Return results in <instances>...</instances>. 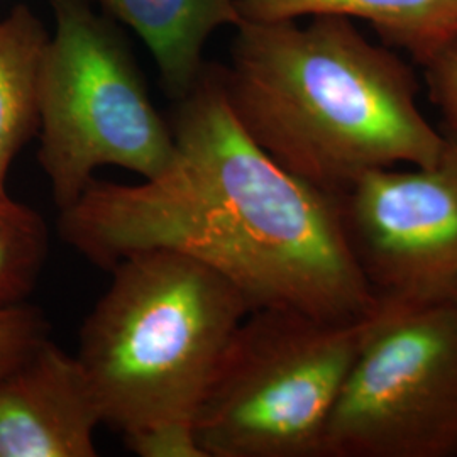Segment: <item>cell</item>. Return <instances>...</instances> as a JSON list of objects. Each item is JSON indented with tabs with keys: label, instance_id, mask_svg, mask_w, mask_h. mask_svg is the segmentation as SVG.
I'll use <instances>...</instances> for the list:
<instances>
[{
	"label": "cell",
	"instance_id": "obj_1",
	"mask_svg": "<svg viewBox=\"0 0 457 457\" xmlns=\"http://www.w3.org/2000/svg\"><path fill=\"white\" fill-rule=\"evenodd\" d=\"M175 153L153 179L92 181L58 217L66 245L111 271L170 249L228 279L251 311L356 320L376 296L349 245L337 195L277 163L228 105L220 65L205 63L170 119Z\"/></svg>",
	"mask_w": 457,
	"mask_h": 457
},
{
	"label": "cell",
	"instance_id": "obj_2",
	"mask_svg": "<svg viewBox=\"0 0 457 457\" xmlns=\"http://www.w3.org/2000/svg\"><path fill=\"white\" fill-rule=\"evenodd\" d=\"M220 77L241 126L285 170L339 195L373 170L427 166L444 132L422 114L410 66L349 17L241 21Z\"/></svg>",
	"mask_w": 457,
	"mask_h": 457
},
{
	"label": "cell",
	"instance_id": "obj_3",
	"mask_svg": "<svg viewBox=\"0 0 457 457\" xmlns=\"http://www.w3.org/2000/svg\"><path fill=\"white\" fill-rule=\"evenodd\" d=\"M80 330L77 358L102 424L122 436L192 422L251 307L228 279L170 249L129 254Z\"/></svg>",
	"mask_w": 457,
	"mask_h": 457
},
{
	"label": "cell",
	"instance_id": "obj_4",
	"mask_svg": "<svg viewBox=\"0 0 457 457\" xmlns=\"http://www.w3.org/2000/svg\"><path fill=\"white\" fill-rule=\"evenodd\" d=\"M54 33L39 73V153L56 209H70L117 166L143 180L175 153L170 122L153 105L119 22L92 0H51Z\"/></svg>",
	"mask_w": 457,
	"mask_h": 457
},
{
	"label": "cell",
	"instance_id": "obj_5",
	"mask_svg": "<svg viewBox=\"0 0 457 457\" xmlns=\"http://www.w3.org/2000/svg\"><path fill=\"white\" fill-rule=\"evenodd\" d=\"M366 319L249 312L196 409V439L205 456L320 457Z\"/></svg>",
	"mask_w": 457,
	"mask_h": 457
},
{
	"label": "cell",
	"instance_id": "obj_6",
	"mask_svg": "<svg viewBox=\"0 0 457 457\" xmlns=\"http://www.w3.org/2000/svg\"><path fill=\"white\" fill-rule=\"evenodd\" d=\"M457 456V298L378 300L320 457Z\"/></svg>",
	"mask_w": 457,
	"mask_h": 457
},
{
	"label": "cell",
	"instance_id": "obj_7",
	"mask_svg": "<svg viewBox=\"0 0 457 457\" xmlns=\"http://www.w3.org/2000/svg\"><path fill=\"white\" fill-rule=\"evenodd\" d=\"M442 132L434 163L373 170L337 195L376 300L457 298V131Z\"/></svg>",
	"mask_w": 457,
	"mask_h": 457
},
{
	"label": "cell",
	"instance_id": "obj_8",
	"mask_svg": "<svg viewBox=\"0 0 457 457\" xmlns=\"http://www.w3.org/2000/svg\"><path fill=\"white\" fill-rule=\"evenodd\" d=\"M98 425L80 361L49 337L0 376V457H96Z\"/></svg>",
	"mask_w": 457,
	"mask_h": 457
},
{
	"label": "cell",
	"instance_id": "obj_9",
	"mask_svg": "<svg viewBox=\"0 0 457 457\" xmlns=\"http://www.w3.org/2000/svg\"><path fill=\"white\" fill-rule=\"evenodd\" d=\"M105 14L146 43L166 96L180 100L204 65V48L217 29L237 26L236 0H97Z\"/></svg>",
	"mask_w": 457,
	"mask_h": 457
},
{
	"label": "cell",
	"instance_id": "obj_10",
	"mask_svg": "<svg viewBox=\"0 0 457 457\" xmlns=\"http://www.w3.org/2000/svg\"><path fill=\"white\" fill-rule=\"evenodd\" d=\"M241 21L277 22L303 16L358 17L420 65L457 41V0H236Z\"/></svg>",
	"mask_w": 457,
	"mask_h": 457
},
{
	"label": "cell",
	"instance_id": "obj_11",
	"mask_svg": "<svg viewBox=\"0 0 457 457\" xmlns=\"http://www.w3.org/2000/svg\"><path fill=\"white\" fill-rule=\"evenodd\" d=\"M49 34L33 11L19 4L0 21V202L9 170L39 131V73Z\"/></svg>",
	"mask_w": 457,
	"mask_h": 457
},
{
	"label": "cell",
	"instance_id": "obj_12",
	"mask_svg": "<svg viewBox=\"0 0 457 457\" xmlns=\"http://www.w3.org/2000/svg\"><path fill=\"white\" fill-rule=\"evenodd\" d=\"M48 228L31 207L0 202V307L24 303L48 258Z\"/></svg>",
	"mask_w": 457,
	"mask_h": 457
},
{
	"label": "cell",
	"instance_id": "obj_13",
	"mask_svg": "<svg viewBox=\"0 0 457 457\" xmlns=\"http://www.w3.org/2000/svg\"><path fill=\"white\" fill-rule=\"evenodd\" d=\"M48 337V320L39 309L28 302L0 307V376Z\"/></svg>",
	"mask_w": 457,
	"mask_h": 457
},
{
	"label": "cell",
	"instance_id": "obj_14",
	"mask_svg": "<svg viewBox=\"0 0 457 457\" xmlns=\"http://www.w3.org/2000/svg\"><path fill=\"white\" fill-rule=\"evenodd\" d=\"M128 449L141 457H207L192 422H171L124 436Z\"/></svg>",
	"mask_w": 457,
	"mask_h": 457
},
{
	"label": "cell",
	"instance_id": "obj_15",
	"mask_svg": "<svg viewBox=\"0 0 457 457\" xmlns=\"http://www.w3.org/2000/svg\"><path fill=\"white\" fill-rule=\"evenodd\" d=\"M422 68L430 97L445 119V129L457 131V41L428 58Z\"/></svg>",
	"mask_w": 457,
	"mask_h": 457
}]
</instances>
